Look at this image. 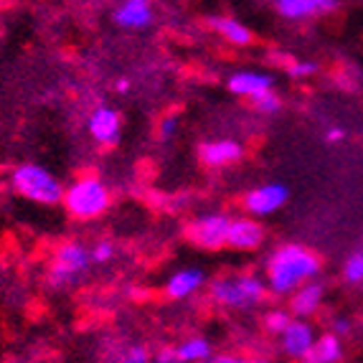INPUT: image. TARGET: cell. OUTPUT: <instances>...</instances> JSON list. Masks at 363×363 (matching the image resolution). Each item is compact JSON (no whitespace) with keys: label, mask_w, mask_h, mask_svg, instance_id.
<instances>
[{"label":"cell","mask_w":363,"mask_h":363,"mask_svg":"<svg viewBox=\"0 0 363 363\" xmlns=\"http://www.w3.org/2000/svg\"><path fill=\"white\" fill-rule=\"evenodd\" d=\"M323 303H325V285L320 279H313L308 285L297 287L290 297H287V310H290L292 318H300V320H310L320 313Z\"/></svg>","instance_id":"9a60e30c"},{"label":"cell","mask_w":363,"mask_h":363,"mask_svg":"<svg viewBox=\"0 0 363 363\" xmlns=\"http://www.w3.org/2000/svg\"><path fill=\"white\" fill-rule=\"evenodd\" d=\"M340 140H345V130L343 128H328L325 130V143H330V145H338Z\"/></svg>","instance_id":"f546056e"},{"label":"cell","mask_w":363,"mask_h":363,"mask_svg":"<svg viewBox=\"0 0 363 363\" xmlns=\"http://www.w3.org/2000/svg\"><path fill=\"white\" fill-rule=\"evenodd\" d=\"M340 274H343L345 285H351V287H361L363 285V247L353 249L351 255L345 257Z\"/></svg>","instance_id":"ffe728a7"},{"label":"cell","mask_w":363,"mask_h":363,"mask_svg":"<svg viewBox=\"0 0 363 363\" xmlns=\"http://www.w3.org/2000/svg\"><path fill=\"white\" fill-rule=\"evenodd\" d=\"M315 340H318V333H315L313 323L292 318L290 325L279 335V351H282V356L287 361L303 363L310 356V351H313Z\"/></svg>","instance_id":"ba28073f"},{"label":"cell","mask_w":363,"mask_h":363,"mask_svg":"<svg viewBox=\"0 0 363 363\" xmlns=\"http://www.w3.org/2000/svg\"><path fill=\"white\" fill-rule=\"evenodd\" d=\"M91 264H109L115 259V244L112 242H97L89 249Z\"/></svg>","instance_id":"484cf974"},{"label":"cell","mask_w":363,"mask_h":363,"mask_svg":"<svg viewBox=\"0 0 363 363\" xmlns=\"http://www.w3.org/2000/svg\"><path fill=\"white\" fill-rule=\"evenodd\" d=\"M176 353L181 363H203L213 356V345L206 335H188L176 345Z\"/></svg>","instance_id":"d6986e66"},{"label":"cell","mask_w":363,"mask_h":363,"mask_svg":"<svg viewBox=\"0 0 363 363\" xmlns=\"http://www.w3.org/2000/svg\"><path fill=\"white\" fill-rule=\"evenodd\" d=\"M229 224H231V213H226V211L199 213V216L186 226V236L194 247L206 249V252H218V249L226 247Z\"/></svg>","instance_id":"8992f818"},{"label":"cell","mask_w":363,"mask_h":363,"mask_svg":"<svg viewBox=\"0 0 363 363\" xmlns=\"http://www.w3.org/2000/svg\"><path fill=\"white\" fill-rule=\"evenodd\" d=\"M340 8V0H274V11L279 18L303 23V21L325 18Z\"/></svg>","instance_id":"8fae6325"},{"label":"cell","mask_w":363,"mask_h":363,"mask_svg":"<svg viewBox=\"0 0 363 363\" xmlns=\"http://www.w3.org/2000/svg\"><path fill=\"white\" fill-rule=\"evenodd\" d=\"M86 133L89 138L102 147H112L120 143L122 138V115L120 109L109 107V104H99L89 112L86 117Z\"/></svg>","instance_id":"9c48e42d"},{"label":"cell","mask_w":363,"mask_h":363,"mask_svg":"<svg viewBox=\"0 0 363 363\" xmlns=\"http://www.w3.org/2000/svg\"><path fill=\"white\" fill-rule=\"evenodd\" d=\"M343 356H345L343 338H338V335H333L328 330V333L318 335L313 351H310V356L303 363H340Z\"/></svg>","instance_id":"ac0fdd59"},{"label":"cell","mask_w":363,"mask_h":363,"mask_svg":"<svg viewBox=\"0 0 363 363\" xmlns=\"http://www.w3.org/2000/svg\"><path fill=\"white\" fill-rule=\"evenodd\" d=\"M290 320H292V315H290V310L287 308H272V310H267L264 313V330L267 333H272V335H282V330H285L287 325H290Z\"/></svg>","instance_id":"44dd1931"},{"label":"cell","mask_w":363,"mask_h":363,"mask_svg":"<svg viewBox=\"0 0 363 363\" xmlns=\"http://www.w3.org/2000/svg\"><path fill=\"white\" fill-rule=\"evenodd\" d=\"M91 257L89 249L82 242H64L56 247L54 257H51V267H49V285L54 290H67L74 287L82 279V274L89 269Z\"/></svg>","instance_id":"5b68a950"},{"label":"cell","mask_w":363,"mask_h":363,"mask_svg":"<svg viewBox=\"0 0 363 363\" xmlns=\"http://www.w3.org/2000/svg\"><path fill=\"white\" fill-rule=\"evenodd\" d=\"M287 201H290V188L279 181H269V183H262V186H255L252 191H247L242 203H244L247 216L267 218V216H272V213H277L279 208H285Z\"/></svg>","instance_id":"52a82bcc"},{"label":"cell","mask_w":363,"mask_h":363,"mask_svg":"<svg viewBox=\"0 0 363 363\" xmlns=\"http://www.w3.org/2000/svg\"><path fill=\"white\" fill-rule=\"evenodd\" d=\"M351 330H353L351 318H343V315H338V318H333V323H330V333L338 335V338H345V335H351Z\"/></svg>","instance_id":"83f0119b"},{"label":"cell","mask_w":363,"mask_h":363,"mask_svg":"<svg viewBox=\"0 0 363 363\" xmlns=\"http://www.w3.org/2000/svg\"><path fill=\"white\" fill-rule=\"evenodd\" d=\"M112 21L122 30H147L155 23V6L152 0H120L112 11Z\"/></svg>","instance_id":"4fadbf2b"},{"label":"cell","mask_w":363,"mask_h":363,"mask_svg":"<svg viewBox=\"0 0 363 363\" xmlns=\"http://www.w3.org/2000/svg\"><path fill=\"white\" fill-rule=\"evenodd\" d=\"M226 89L234 97L252 99L264 94V91L274 89V77L269 72H259V69H242V72H234L226 79Z\"/></svg>","instance_id":"5bb4252c"},{"label":"cell","mask_w":363,"mask_h":363,"mask_svg":"<svg viewBox=\"0 0 363 363\" xmlns=\"http://www.w3.org/2000/svg\"><path fill=\"white\" fill-rule=\"evenodd\" d=\"M269 290H267L264 277L255 272H229L218 274L216 279L208 282V297L211 303L221 305L226 310H255L267 300Z\"/></svg>","instance_id":"7a4b0ae2"},{"label":"cell","mask_w":363,"mask_h":363,"mask_svg":"<svg viewBox=\"0 0 363 363\" xmlns=\"http://www.w3.org/2000/svg\"><path fill=\"white\" fill-rule=\"evenodd\" d=\"M264 226L252 216H231L229 231H226V247L234 252H257L264 244Z\"/></svg>","instance_id":"7c38bea8"},{"label":"cell","mask_w":363,"mask_h":363,"mask_svg":"<svg viewBox=\"0 0 363 363\" xmlns=\"http://www.w3.org/2000/svg\"><path fill=\"white\" fill-rule=\"evenodd\" d=\"M117 363H152V356L145 345H128V348H122Z\"/></svg>","instance_id":"cb8c5ba5"},{"label":"cell","mask_w":363,"mask_h":363,"mask_svg":"<svg viewBox=\"0 0 363 363\" xmlns=\"http://www.w3.org/2000/svg\"><path fill=\"white\" fill-rule=\"evenodd\" d=\"M130 86H133V82H130L128 77H122V79H117V82H115L117 91H130Z\"/></svg>","instance_id":"4dcf8cb0"},{"label":"cell","mask_w":363,"mask_h":363,"mask_svg":"<svg viewBox=\"0 0 363 363\" xmlns=\"http://www.w3.org/2000/svg\"><path fill=\"white\" fill-rule=\"evenodd\" d=\"M208 28L216 33L218 38H224L229 46H236V49H247L255 43V30L249 28L247 23L236 21L234 16H208Z\"/></svg>","instance_id":"e0dca14e"},{"label":"cell","mask_w":363,"mask_h":363,"mask_svg":"<svg viewBox=\"0 0 363 363\" xmlns=\"http://www.w3.org/2000/svg\"><path fill=\"white\" fill-rule=\"evenodd\" d=\"M247 155V147L234 138H216V140H206L199 145V160L201 165L213 170L221 168H231V165L242 163V157Z\"/></svg>","instance_id":"30bf717a"},{"label":"cell","mask_w":363,"mask_h":363,"mask_svg":"<svg viewBox=\"0 0 363 363\" xmlns=\"http://www.w3.org/2000/svg\"><path fill=\"white\" fill-rule=\"evenodd\" d=\"M13 194L21 199L38 203V206H61L64 201V183L56 173H51L41 163H21L11 173Z\"/></svg>","instance_id":"277c9868"},{"label":"cell","mask_w":363,"mask_h":363,"mask_svg":"<svg viewBox=\"0 0 363 363\" xmlns=\"http://www.w3.org/2000/svg\"><path fill=\"white\" fill-rule=\"evenodd\" d=\"M203 363H269V361L257 356H242V353H218V356L206 358Z\"/></svg>","instance_id":"4316f807"},{"label":"cell","mask_w":363,"mask_h":363,"mask_svg":"<svg viewBox=\"0 0 363 363\" xmlns=\"http://www.w3.org/2000/svg\"><path fill=\"white\" fill-rule=\"evenodd\" d=\"M152 363H181V358H178V353H176V345L160 348V351L152 356Z\"/></svg>","instance_id":"f1b7e54d"},{"label":"cell","mask_w":363,"mask_h":363,"mask_svg":"<svg viewBox=\"0 0 363 363\" xmlns=\"http://www.w3.org/2000/svg\"><path fill=\"white\" fill-rule=\"evenodd\" d=\"M178 130H181L178 115H165L163 120L157 122V140H160V143H170V140L178 135Z\"/></svg>","instance_id":"d4e9b609"},{"label":"cell","mask_w":363,"mask_h":363,"mask_svg":"<svg viewBox=\"0 0 363 363\" xmlns=\"http://www.w3.org/2000/svg\"><path fill=\"white\" fill-rule=\"evenodd\" d=\"M252 107H255L259 115L272 117V115H277L279 109H282V97H279L274 89L272 91H264V94H259V97L252 99Z\"/></svg>","instance_id":"7402d4cb"},{"label":"cell","mask_w":363,"mask_h":363,"mask_svg":"<svg viewBox=\"0 0 363 363\" xmlns=\"http://www.w3.org/2000/svg\"><path fill=\"white\" fill-rule=\"evenodd\" d=\"M315 74H318V64H315V61L297 59L287 64V77L295 79V82H303V79H310V77H315Z\"/></svg>","instance_id":"603a6c76"},{"label":"cell","mask_w":363,"mask_h":363,"mask_svg":"<svg viewBox=\"0 0 363 363\" xmlns=\"http://www.w3.org/2000/svg\"><path fill=\"white\" fill-rule=\"evenodd\" d=\"M208 285V277L201 267H183L178 272H173L163 285V295L168 300H188L199 290Z\"/></svg>","instance_id":"2e32d148"},{"label":"cell","mask_w":363,"mask_h":363,"mask_svg":"<svg viewBox=\"0 0 363 363\" xmlns=\"http://www.w3.org/2000/svg\"><path fill=\"white\" fill-rule=\"evenodd\" d=\"M64 211L77 221H94L104 216L112 206V194L107 183L94 173H82L64 188Z\"/></svg>","instance_id":"3957f363"},{"label":"cell","mask_w":363,"mask_h":363,"mask_svg":"<svg viewBox=\"0 0 363 363\" xmlns=\"http://www.w3.org/2000/svg\"><path fill=\"white\" fill-rule=\"evenodd\" d=\"M323 262L303 244H282L272 249L264 262V282L269 295L290 297L297 287L320 277Z\"/></svg>","instance_id":"6da1fadb"}]
</instances>
